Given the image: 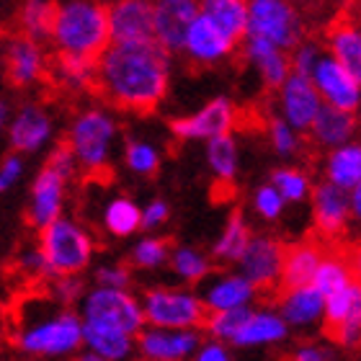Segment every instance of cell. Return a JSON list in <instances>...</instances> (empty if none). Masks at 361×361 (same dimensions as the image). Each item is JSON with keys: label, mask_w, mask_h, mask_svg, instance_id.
<instances>
[{"label": "cell", "mask_w": 361, "mask_h": 361, "mask_svg": "<svg viewBox=\"0 0 361 361\" xmlns=\"http://www.w3.org/2000/svg\"><path fill=\"white\" fill-rule=\"evenodd\" d=\"M310 132L315 137V142L325 145V147H341L354 137L356 116L354 111H343L338 106L323 104Z\"/></svg>", "instance_id": "cell-28"}, {"label": "cell", "mask_w": 361, "mask_h": 361, "mask_svg": "<svg viewBox=\"0 0 361 361\" xmlns=\"http://www.w3.org/2000/svg\"><path fill=\"white\" fill-rule=\"evenodd\" d=\"M202 346L196 328H158L150 325L137 336V348L150 361H188Z\"/></svg>", "instance_id": "cell-9"}, {"label": "cell", "mask_w": 361, "mask_h": 361, "mask_svg": "<svg viewBox=\"0 0 361 361\" xmlns=\"http://www.w3.org/2000/svg\"><path fill=\"white\" fill-rule=\"evenodd\" d=\"M6 121H8V106H6V101L0 98V132L6 127Z\"/></svg>", "instance_id": "cell-57"}, {"label": "cell", "mask_w": 361, "mask_h": 361, "mask_svg": "<svg viewBox=\"0 0 361 361\" xmlns=\"http://www.w3.org/2000/svg\"><path fill=\"white\" fill-rule=\"evenodd\" d=\"M284 204H286V199L279 194V188L274 186V183H271V186H261L256 191V196H253V207H256L258 214L266 219H276L279 214L284 212Z\"/></svg>", "instance_id": "cell-45"}, {"label": "cell", "mask_w": 361, "mask_h": 361, "mask_svg": "<svg viewBox=\"0 0 361 361\" xmlns=\"http://www.w3.org/2000/svg\"><path fill=\"white\" fill-rule=\"evenodd\" d=\"M289 333V323H286L281 312H250L248 320L243 323V328L235 333L233 343L235 346L250 348V346H266V343H279L286 338Z\"/></svg>", "instance_id": "cell-24"}, {"label": "cell", "mask_w": 361, "mask_h": 361, "mask_svg": "<svg viewBox=\"0 0 361 361\" xmlns=\"http://www.w3.org/2000/svg\"><path fill=\"white\" fill-rule=\"evenodd\" d=\"M42 250L49 261L52 276H68L88 269L93 240L78 222L60 217L42 230Z\"/></svg>", "instance_id": "cell-5"}, {"label": "cell", "mask_w": 361, "mask_h": 361, "mask_svg": "<svg viewBox=\"0 0 361 361\" xmlns=\"http://www.w3.org/2000/svg\"><path fill=\"white\" fill-rule=\"evenodd\" d=\"M83 346L109 361H127L135 351V336H129L119 328H111V325L85 323Z\"/></svg>", "instance_id": "cell-27"}, {"label": "cell", "mask_w": 361, "mask_h": 361, "mask_svg": "<svg viewBox=\"0 0 361 361\" xmlns=\"http://www.w3.org/2000/svg\"><path fill=\"white\" fill-rule=\"evenodd\" d=\"M325 359H328L325 351H320V348H315V346H305L294 354V361H325Z\"/></svg>", "instance_id": "cell-54"}, {"label": "cell", "mask_w": 361, "mask_h": 361, "mask_svg": "<svg viewBox=\"0 0 361 361\" xmlns=\"http://www.w3.org/2000/svg\"><path fill=\"white\" fill-rule=\"evenodd\" d=\"M21 173H23V160L18 155H8L3 160V166H0V194L13 186L16 180L21 178Z\"/></svg>", "instance_id": "cell-51"}, {"label": "cell", "mask_w": 361, "mask_h": 361, "mask_svg": "<svg viewBox=\"0 0 361 361\" xmlns=\"http://www.w3.org/2000/svg\"><path fill=\"white\" fill-rule=\"evenodd\" d=\"M250 312H253V310H250L248 305H245V307H233V310H217V312H212L204 323H207V331H209L212 338L230 341V343H233L235 333L240 331Z\"/></svg>", "instance_id": "cell-37"}, {"label": "cell", "mask_w": 361, "mask_h": 361, "mask_svg": "<svg viewBox=\"0 0 361 361\" xmlns=\"http://www.w3.org/2000/svg\"><path fill=\"white\" fill-rule=\"evenodd\" d=\"M158 39L150 42H111L98 57L96 90L124 111L150 114L168 93L171 62Z\"/></svg>", "instance_id": "cell-1"}, {"label": "cell", "mask_w": 361, "mask_h": 361, "mask_svg": "<svg viewBox=\"0 0 361 361\" xmlns=\"http://www.w3.org/2000/svg\"><path fill=\"white\" fill-rule=\"evenodd\" d=\"M333 341H338L343 348H356L361 346V302L354 307V312L343 320L341 325H336L331 331Z\"/></svg>", "instance_id": "cell-44"}, {"label": "cell", "mask_w": 361, "mask_h": 361, "mask_svg": "<svg viewBox=\"0 0 361 361\" xmlns=\"http://www.w3.org/2000/svg\"><path fill=\"white\" fill-rule=\"evenodd\" d=\"M243 52H245V60L253 62L258 70H261V75H264L266 85L271 90L281 88L286 83V78L292 75L289 70H292V60L284 54V49L276 44H271L266 39L261 37H245V47H243Z\"/></svg>", "instance_id": "cell-21"}, {"label": "cell", "mask_w": 361, "mask_h": 361, "mask_svg": "<svg viewBox=\"0 0 361 361\" xmlns=\"http://www.w3.org/2000/svg\"><path fill=\"white\" fill-rule=\"evenodd\" d=\"M65 183L54 168L44 166V171L37 176L34 188H31V204H29V222L37 230H44L52 225L54 219L62 217V204H65Z\"/></svg>", "instance_id": "cell-16"}, {"label": "cell", "mask_w": 361, "mask_h": 361, "mask_svg": "<svg viewBox=\"0 0 361 361\" xmlns=\"http://www.w3.org/2000/svg\"><path fill=\"white\" fill-rule=\"evenodd\" d=\"M18 266H21V271H26V274H29V276H34V279L52 276V271H49V261H47L44 250H42V248H34V250H26V253H21V258H18Z\"/></svg>", "instance_id": "cell-49"}, {"label": "cell", "mask_w": 361, "mask_h": 361, "mask_svg": "<svg viewBox=\"0 0 361 361\" xmlns=\"http://www.w3.org/2000/svg\"><path fill=\"white\" fill-rule=\"evenodd\" d=\"M142 361H150V359H142Z\"/></svg>", "instance_id": "cell-60"}, {"label": "cell", "mask_w": 361, "mask_h": 361, "mask_svg": "<svg viewBox=\"0 0 361 361\" xmlns=\"http://www.w3.org/2000/svg\"><path fill=\"white\" fill-rule=\"evenodd\" d=\"M80 315L85 323L111 325L129 336H140L147 325L142 302L132 297L127 289H114V286H96L85 292L80 300Z\"/></svg>", "instance_id": "cell-4"}, {"label": "cell", "mask_w": 361, "mask_h": 361, "mask_svg": "<svg viewBox=\"0 0 361 361\" xmlns=\"http://www.w3.org/2000/svg\"><path fill=\"white\" fill-rule=\"evenodd\" d=\"M47 166L49 168H54L57 173L62 176V178H73L75 176V168L80 166L78 163V158H75V152H73V147H70V142H65V145H60L57 150L49 155V160H47Z\"/></svg>", "instance_id": "cell-47"}, {"label": "cell", "mask_w": 361, "mask_h": 361, "mask_svg": "<svg viewBox=\"0 0 361 361\" xmlns=\"http://www.w3.org/2000/svg\"><path fill=\"white\" fill-rule=\"evenodd\" d=\"M83 315L57 307L54 302H31L21 312L16 343L21 351L44 359H62L83 346Z\"/></svg>", "instance_id": "cell-2"}, {"label": "cell", "mask_w": 361, "mask_h": 361, "mask_svg": "<svg viewBox=\"0 0 361 361\" xmlns=\"http://www.w3.org/2000/svg\"><path fill=\"white\" fill-rule=\"evenodd\" d=\"M235 124V106L230 98H214L202 111L171 121V132L178 140H212L230 132Z\"/></svg>", "instance_id": "cell-15"}, {"label": "cell", "mask_w": 361, "mask_h": 361, "mask_svg": "<svg viewBox=\"0 0 361 361\" xmlns=\"http://www.w3.org/2000/svg\"><path fill=\"white\" fill-rule=\"evenodd\" d=\"M250 243V230L248 222L240 212H233L227 219L225 230L219 235V240L214 243V258L219 261H240L243 250L248 248Z\"/></svg>", "instance_id": "cell-32"}, {"label": "cell", "mask_w": 361, "mask_h": 361, "mask_svg": "<svg viewBox=\"0 0 361 361\" xmlns=\"http://www.w3.org/2000/svg\"><path fill=\"white\" fill-rule=\"evenodd\" d=\"M114 42H150L155 39L152 0H114L109 3Z\"/></svg>", "instance_id": "cell-14"}, {"label": "cell", "mask_w": 361, "mask_h": 361, "mask_svg": "<svg viewBox=\"0 0 361 361\" xmlns=\"http://www.w3.org/2000/svg\"><path fill=\"white\" fill-rule=\"evenodd\" d=\"M235 47L238 44L227 37L225 31L219 29V26H214L204 13H199V18H196V21L191 23V29H188L183 52L194 62H199V65H212V62L225 60Z\"/></svg>", "instance_id": "cell-19"}, {"label": "cell", "mask_w": 361, "mask_h": 361, "mask_svg": "<svg viewBox=\"0 0 361 361\" xmlns=\"http://www.w3.org/2000/svg\"><path fill=\"white\" fill-rule=\"evenodd\" d=\"M75 361H109V359H104L101 354H96V351H88V348H85V354H80Z\"/></svg>", "instance_id": "cell-56"}, {"label": "cell", "mask_w": 361, "mask_h": 361, "mask_svg": "<svg viewBox=\"0 0 361 361\" xmlns=\"http://www.w3.org/2000/svg\"><path fill=\"white\" fill-rule=\"evenodd\" d=\"M49 135H52V121L39 106H23L8 127L11 145L18 152H37L47 145Z\"/></svg>", "instance_id": "cell-22"}, {"label": "cell", "mask_w": 361, "mask_h": 361, "mask_svg": "<svg viewBox=\"0 0 361 361\" xmlns=\"http://www.w3.org/2000/svg\"><path fill=\"white\" fill-rule=\"evenodd\" d=\"M317 60H320V47H317L315 42H302V44L294 47V54H292L294 73H302V75L312 78V70H315Z\"/></svg>", "instance_id": "cell-46"}, {"label": "cell", "mask_w": 361, "mask_h": 361, "mask_svg": "<svg viewBox=\"0 0 361 361\" xmlns=\"http://www.w3.org/2000/svg\"><path fill=\"white\" fill-rule=\"evenodd\" d=\"M171 266L183 281H202L209 274V261L194 248H178L171 256Z\"/></svg>", "instance_id": "cell-40"}, {"label": "cell", "mask_w": 361, "mask_h": 361, "mask_svg": "<svg viewBox=\"0 0 361 361\" xmlns=\"http://www.w3.org/2000/svg\"><path fill=\"white\" fill-rule=\"evenodd\" d=\"M256 297V284L248 281L243 274H230V276L214 279L207 289H204V305L207 310L217 312V310H233V307H245L250 300Z\"/></svg>", "instance_id": "cell-25"}, {"label": "cell", "mask_w": 361, "mask_h": 361, "mask_svg": "<svg viewBox=\"0 0 361 361\" xmlns=\"http://www.w3.org/2000/svg\"><path fill=\"white\" fill-rule=\"evenodd\" d=\"M351 214L361 222V180L351 188Z\"/></svg>", "instance_id": "cell-55"}, {"label": "cell", "mask_w": 361, "mask_h": 361, "mask_svg": "<svg viewBox=\"0 0 361 361\" xmlns=\"http://www.w3.org/2000/svg\"><path fill=\"white\" fill-rule=\"evenodd\" d=\"M286 250L274 238H250L248 248L243 250L240 274L256 284V289H274L284 274Z\"/></svg>", "instance_id": "cell-11"}, {"label": "cell", "mask_w": 361, "mask_h": 361, "mask_svg": "<svg viewBox=\"0 0 361 361\" xmlns=\"http://www.w3.org/2000/svg\"><path fill=\"white\" fill-rule=\"evenodd\" d=\"M320 264H323V253H320L317 245H312V243L294 245L292 250H286L281 281H284L286 289H297V286L312 284Z\"/></svg>", "instance_id": "cell-29"}, {"label": "cell", "mask_w": 361, "mask_h": 361, "mask_svg": "<svg viewBox=\"0 0 361 361\" xmlns=\"http://www.w3.org/2000/svg\"><path fill=\"white\" fill-rule=\"evenodd\" d=\"M202 13L225 31L235 44L248 37L250 3L248 0H202Z\"/></svg>", "instance_id": "cell-26"}, {"label": "cell", "mask_w": 361, "mask_h": 361, "mask_svg": "<svg viewBox=\"0 0 361 361\" xmlns=\"http://www.w3.org/2000/svg\"><path fill=\"white\" fill-rule=\"evenodd\" d=\"M325 173L331 183L351 191L361 180V142H346L336 147L328 158Z\"/></svg>", "instance_id": "cell-30"}, {"label": "cell", "mask_w": 361, "mask_h": 361, "mask_svg": "<svg viewBox=\"0 0 361 361\" xmlns=\"http://www.w3.org/2000/svg\"><path fill=\"white\" fill-rule=\"evenodd\" d=\"M312 214L315 227L328 238H336L346 230V222L351 217V194L336 183H320L312 191Z\"/></svg>", "instance_id": "cell-17"}, {"label": "cell", "mask_w": 361, "mask_h": 361, "mask_svg": "<svg viewBox=\"0 0 361 361\" xmlns=\"http://www.w3.org/2000/svg\"><path fill=\"white\" fill-rule=\"evenodd\" d=\"M271 183L279 188V194L284 196L286 202L300 204L307 199L310 194V178L302 171H294V168H281V171H274L271 176Z\"/></svg>", "instance_id": "cell-39"}, {"label": "cell", "mask_w": 361, "mask_h": 361, "mask_svg": "<svg viewBox=\"0 0 361 361\" xmlns=\"http://www.w3.org/2000/svg\"><path fill=\"white\" fill-rule=\"evenodd\" d=\"M147 325L158 328H196L207 320V305L202 297L180 289H150L142 297Z\"/></svg>", "instance_id": "cell-8"}, {"label": "cell", "mask_w": 361, "mask_h": 361, "mask_svg": "<svg viewBox=\"0 0 361 361\" xmlns=\"http://www.w3.org/2000/svg\"><path fill=\"white\" fill-rule=\"evenodd\" d=\"M114 137H116V124L111 116L101 109H90L73 121L68 142L80 166L88 171H101L109 163Z\"/></svg>", "instance_id": "cell-6"}, {"label": "cell", "mask_w": 361, "mask_h": 361, "mask_svg": "<svg viewBox=\"0 0 361 361\" xmlns=\"http://www.w3.org/2000/svg\"><path fill=\"white\" fill-rule=\"evenodd\" d=\"M57 6L49 0H26L21 8V26L26 37L31 39H49L52 37V23Z\"/></svg>", "instance_id": "cell-35"}, {"label": "cell", "mask_w": 361, "mask_h": 361, "mask_svg": "<svg viewBox=\"0 0 361 361\" xmlns=\"http://www.w3.org/2000/svg\"><path fill=\"white\" fill-rule=\"evenodd\" d=\"M323 106V96L317 90L315 80L302 73H292L281 85V111L284 119L300 132H310Z\"/></svg>", "instance_id": "cell-13"}, {"label": "cell", "mask_w": 361, "mask_h": 361, "mask_svg": "<svg viewBox=\"0 0 361 361\" xmlns=\"http://www.w3.org/2000/svg\"><path fill=\"white\" fill-rule=\"evenodd\" d=\"M194 361H230L227 348L222 346V341L212 338L209 343H202L199 351L194 354Z\"/></svg>", "instance_id": "cell-53"}, {"label": "cell", "mask_w": 361, "mask_h": 361, "mask_svg": "<svg viewBox=\"0 0 361 361\" xmlns=\"http://www.w3.org/2000/svg\"><path fill=\"white\" fill-rule=\"evenodd\" d=\"M269 137L271 145L279 155H294L300 147V140L294 135V127L286 119H271L269 121Z\"/></svg>", "instance_id": "cell-43"}, {"label": "cell", "mask_w": 361, "mask_h": 361, "mask_svg": "<svg viewBox=\"0 0 361 361\" xmlns=\"http://www.w3.org/2000/svg\"><path fill=\"white\" fill-rule=\"evenodd\" d=\"M54 297L60 300V305H70V302H80L83 297V281L78 279V274H68V276H54Z\"/></svg>", "instance_id": "cell-48"}, {"label": "cell", "mask_w": 361, "mask_h": 361, "mask_svg": "<svg viewBox=\"0 0 361 361\" xmlns=\"http://www.w3.org/2000/svg\"><path fill=\"white\" fill-rule=\"evenodd\" d=\"M305 3H307V6H312V8H323L328 0H305Z\"/></svg>", "instance_id": "cell-58"}, {"label": "cell", "mask_w": 361, "mask_h": 361, "mask_svg": "<svg viewBox=\"0 0 361 361\" xmlns=\"http://www.w3.org/2000/svg\"><path fill=\"white\" fill-rule=\"evenodd\" d=\"M279 312L289 328H310L325 317V294L315 284L286 289Z\"/></svg>", "instance_id": "cell-23"}, {"label": "cell", "mask_w": 361, "mask_h": 361, "mask_svg": "<svg viewBox=\"0 0 361 361\" xmlns=\"http://www.w3.org/2000/svg\"><path fill=\"white\" fill-rule=\"evenodd\" d=\"M96 68L98 60L80 57V54L60 52V57L54 60L60 83L70 85V88H96Z\"/></svg>", "instance_id": "cell-31"}, {"label": "cell", "mask_w": 361, "mask_h": 361, "mask_svg": "<svg viewBox=\"0 0 361 361\" xmlns=\"http://www.w3.org/2000/svg\"><path fill=\"white\" fill-rule=\"evenodd\" d=\"M127 166L140 176H150L158 171L160 166V158H158V150L147 142H129L127 145Z\"/></svg>", "instance_id": "cell-42"}, {"label": "cell", "mask_w": 361, "mask_h": 361, "mask_svg": "<svg viewBox=\"0 0 361 361\" xmlns=\"http://www.w3.org/2000/svg\"><path fill=\"white\" fill-rule=\"evenodd\" d=\"M54 47L60 52L98 60L111 47L109 6L98 0H68L57 6L52 23Z\"/></svg>", "instance_id": "cell-3"}, {"label": "cell", "mask_w": 361, "mask_h": 361, "mask_svg": "<svg viewBox=\"0 0 361 361\" xmlns=\"http://www.w3.org/2000/svg\"><path fill=\"white\" fill-rule=\"evenodd\" d=\"M354 271H356V274H359V276H361V250H359V253H356V261H354Z\"/></svg>", "instance_id": "cell-59"}, {"label": "cell", "mask_w": 361, "mask_h": 361, "mask_svg": "<svg viewBox=\"0 0 361 361\" xmlns=\"http://www.w3.org/2000/svg\"><path fill=\"white\" fill-rule=\"evenodd\" d=\"M207 160L222 183H230L235 178V173H238V145L230 137V132L212 137L207 145Z\"/></svg>", "instance_id": "cell-34"}, {"label": "cell", "mask_w": 361, "mask_h": 361, "mask_svg": "<svg viewBox=\"0 0 361 361\" xmlns=\"http://www.w3.org/2000/svg\"><path fill=\"white\" fill-rule=\"evenodd\" d=\"M168 258H171L168 243L160 238H145L137 243L135 253H132V261L140 269H160L163 264H168Z\"/></svg>", "instance_id": "cell-41"}, {"label": "cell", "mask_w": 361, "mask_h": 361, "mask_svg": "<svg viewBox=\"0 0 361 361\" xmlns=\"http://www.w3.org/2000/svg\"><path fill=\"white\" fill-rule=\"evenodd\" d=\"M312 80H315L320 96L325 104L338 106L343 111H356L361 104V80H356L336 57H325L320 54L315 70H312Z\"/></svg>", "instance_id": "cell-12"}, {"label": "cell", "mask_w": 361, "mask_h": 361, "mask_svg": "<svg viewBox=\"0 0 361 361\" xmlns=\"http://www.w3.org/2000/svg\"><path fill=\"white\" fill-rule=\"evenodd\" d=\"M168 219V204L163 199H155L142 209V227L145 230H155Z\"/></svg>", "instance_id": "cell-52"}, {"label": "cell", "mask_w": 361, "mask_h": 361, "mask_svg": "<svg viewBox=\"0 0 361 361\" xmlns=\"http://www.w3.org/2000/svg\"><path fill=\"white\" fill-rule=\"evenodd\" d=\"M104 225L116 238H129L142 227V209L132 199L119 196V199L109 202V207L104 209Z\"/></svg>", "instance_id": "cell-33"}, {"label": "cell", "mask_w": 361, "mask_h": 361, "mask_svg": "<svg viewBox=\"0 0 361 361\" xmlns=\"http://www.w3.org/2000/svg\"><path fill=\"white\" fill-rule=\"evenodd\" d=\"M93 276H96L98 286H114V289H127L129 281H132L124 266H101V269H96Z\"/></svg>", "instance_id": "cell-50"}, {"label": "cell", "mask_w": 361, "mask_h": 361, "mask_svg": "<svg viewBox=\"0 0 361 361\" xmlns=\"http://www.w3.org/2000/svg\"><path fill=\"white\" fill-rule=\"evenodd\" d=\"M351 274H354V271L348 269L341 258H323V264H320V269H317L312 284H315L325 297H331L333 292L343 289L348 281H354Z\"/></svg>", "instance_id": "cell-38"}, {"label": "cell", "mask_w": 361, "mask_h": 361, "mask_svg": "<svg viewBox=\"0 0 361 361\" xmlns=\"http://www.w3.org/2000/svg\"><path fill=\"white\" fill-rule=\"evenodd\" d=\"M44 54L39 49L37 39L21 37L13 39L6 49V78L13 88H26L44 75Z\"/></svg>", "instance_id": "cell-20"}, {"label": "cell", "mask_w": 361, "mask_h": 361, "mask_svg": "<svg viewBox=\"0 0 361 361\" xmlns=\"http://www.w3.org/2000/svg\"><path fill=\"white\" fill-rule=\"evenodd\" d=\"M248 34L266 39L281 49H294L305 39L300 13L289 0H250Z\"/></svg>", "instance_id": "cell-7"}, {"label": "cell", "mask_w": 361, "mask_h": 361, "mask_svg": "<svg viewBox=\"0 0 361 361\" xmlns=\"http://www.w3.org/2000/svg\"><path fill=\"white\" fill-rule=\"evenodd\" d=\"M325 44L331 54L343 65V68L361 80V26L348 18L343 11L333 16V21L325 26Z\"/></svg>", "instance_id": "cell-18"}, {"label": "cell", "mask_w": 361, "mask_h": 361, "mask_svg": "<svg viewBox=\"0 0 361 361\" xmlns=\"http://www.w3.org/2000/svg\"><path fill=\"white\" fill-rule=\"evenodd\" d=\"M155 39L168 52H183L191 23L202 13V0H152Z\"/></svg>", "instance_id": "cell-10"}, {"label": "cell", "mask_w": 361, "mask_h": 361, "mask_svg": "<svg viewBox=\"0 0 361 361\" xmlns=\"http://www.w3.org/2000/svg\"><path fill=\"white\" fill-rule=\"evenodd\" d=\"M361 302V281H348L343 289L333 292L331 297H325V323H328V331H333L336 325H341L346 320L354 307Z\"/></svg>", "instance_id": "cell-36"}]
</instances>
